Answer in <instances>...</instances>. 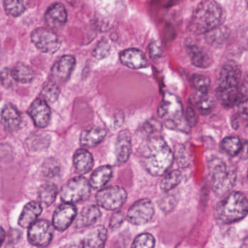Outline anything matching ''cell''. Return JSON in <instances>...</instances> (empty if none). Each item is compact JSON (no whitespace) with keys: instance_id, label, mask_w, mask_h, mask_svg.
<instances>
[{"instance_id":"7a4b0ae2","label":"cell","mask_w":248,"mask_h":248,"mask_svg":"<svg viewBox=\"0 0 248 248\" xmlns=\"http://www.w3.org/2000/svg\"><path fill=\"white\" fill-rule=\"evenodd\" d=\"M241 78L242 69L239 63L229 61L223 65L219 75L216 95L225 108H233L239 104Z\"/></svg>"},{"instance_id":"83f0119b","label":"cell","mask_w":248,"mask_h":248,"mask_svg":"<svg viewBox=\"0 0 248 248\" xmlns=\"http://www.w3.org/2000/svg\"><path fill=\"white\" fill-rule=\"evenodd\" d=\"M50 137L47 133H34L29 137L27 146L32 152H41L48 147Z\"/></svg>"},{"instance_id":"7402d4cb","label":"cell","mask_w":248,"mask_h":248,"mask_svg":"<svg viewBox=\"0 0 248 248\" xmlns=\"http://www.w3.org/2000/svg\"><path fill=\"white\" fill-rule=\"evenodd\" d=\"M101 216L99 207L96 204H88L82 209L77 217L76 227L78 229L88 227L95 224Z\"/></svg>"},{"instance_id":"8992f818","label":"cell","mask_w":248,"mask_h":248,"mask_svg":"<svg viewBox=\"0 0 248 248\" xmlns=\"http://www.w3.org/2000/svg\"><path fill=\"white\" fill-rule=\"evenodd\" d=\"M208 166L213 191L217 195H224L234 186L236 171L218 158L212 159Z\"/></svg>"},{"instance_id":"44dd1931","label":"cell","mask_w":248,"mask_h":248,"mask_svg":"<svg viewBox=\"0 0 248 248\" xmlns=\"http://www.w3.org/2000/svg\"><path fill=\"white\" fill-rule=\"evenodd\" d=\"M107 136V130L101 127H92L83 130L79 138L81 146L93 148L101 143Z\"/></svg>"},{"instance_id":"9c48e42d","label":"cell","mask_w":248,"mask_h":248,"mask_svg":"<svg viewBox=\"0 0 248 248\" xmlns=\"http://www.w3.org/2000/svg\"><path fill=\"white\" fill-rule=\"evenodd\" d=\"M31 40L40 52L47 54H55L62 46L60 39L53 30L42 27L31 32Z\"/></svg>"},{"instance_id":"d6a6232c","label":"cell","mask_w":248,"mask_h":248,"mask_svg":"<svg viewBox=\"0 0 248 248\" xmlns=\"http://www.w3.org/2000/svg\"><path fill=\"white\" fill-rule=\"evenodd\" d=\"M60 95V88L56 82L49 80L43 86L41 91L42 98L46 102L54 103L57 101Z\"/></svg>"},{"instance_id":"2e32d148","label":"cell","mask_w":248,"mask_h":248,"mask_svg":"<svg viewBox=\"0 0 248 248\" xmlns=\"http://www.w3.org/2000/svg\"><path fill=\"white\" fill-rule=\"evenodd\" d=\"M120 60L124 66L130 69H143L148 66L146 56L139 49L130 48L124 50L120 53Z\"/></svg>"},{"instance_id":"4fadbf2b","label":"cell","mask_w":248,"mask_h":248,"mask_svg":"<svg viewBox=\"0 0 248 248\" xmlns=\"http://www.w3.org/2000/svg\"><path fill=\"white\" fill-rule=\"evenodd\" d=\"M78 215V209L72 203L64 202L59 205L53 217V226L60 232L67 229Z\"/></svg>"},{"instance_id":"f546056e","label":"cell","mask_w":248,"mask_h":248,"mask_svg":"<svg viewBox=\"0 0 248 248\" xmlns=\"http://www.w3.org/2000/svg\"><path fill=\"white\" fill-rule=\"evenodd\" d=\"M192 85L195 91L194 98H201L208 95L210 88V80L204 75H194L192 78Z\"/></svg>"},{"instance_id":"603a6c76","label":"cell","mask_w":248,"mask_h":248,"mask_svg":"<svg viewBox=\"0 0 248 248\" xmlns=\"http://www.w3.org/2000/svg\"><path fill=\"white\" fill-rule=\"evenodd\" d=\"M43 212L41 204L37 202H30L24 206L18 219V224L22 228L30 227Z\"/></svg>"},{"instance_id":"4dcf8cb0","label":"cell","mask_w":248,"mask_h":248,"mask_svg":"<svg viewBox=\"0 0 248 248\" xmlns=\"http://www.w3.org/2000/svg\"><path fill=\"white\" fill-rule=\"evenodd\" d=\"M58 194V188L54 184H45L39 191V199L43 204L50 206L54 202Z\"/></svg>"},{"instance_id":"277c9868","label":"cell","mask_w":248,"mask_h":248,"mask_svg":"<svg viewBox=\"0 0 248 248\" xmlns=\"http://www.w3.org/2000/svg\"><path fill=\"white\" fill-rule=\"evenodd\" d=\"M248 207L246 196L243 193L233 191L217 204L215 213L220 223L230 224L246 217Z\"/></svg>"},{"instance_id":"836d02e7","label":"cell","mask_w":248,"mask_h":248,"mask_svg":"<svg viewBox=\"0 0 248 248\" xmlns=\"http://www.w3.org/2000/svg\"><path fill=\"white\" fill-rule=\"evenodd\" d=\"M195 99V105L197 110L202 115H207L213 111L215 108V102L213 98L208 96L201 97V98H194Z\"/></svg>"},{"instance_id":"f35d334b","label":"cell","mask_w":248,"mask_h":248,"mask_svg":"<svg viewBox=\"0 0 248 248\" xmlns=\"http://www.w3.org/2000/svg\"><path fill=\"white\" fill-rule=\"evenodd\" d=\"M176 203L175 197H172V195H168L162 198V200L159 202V208L162 209L164 212L168 213V212L172 211L173 210Z\"/></svg>"},{"instance_id":"6da1fadb","label":"cell","mask_w":248,"mask_h":248,"mask_svg":"<svg viewBox=\"0 0 248 248\" xmlns=\"http://www.w3.org/2000/svg\"><path fill=\"white\" fill-rule=\"evenodd\" d=\"M140 157L143 168L153 176L163 175L174 160L170 148L157 134L146 138L140 149Z\"/></svg>"},{"instance_id":"ac0fdd59","label":"cell","mask_w":248,"mask_h":248,"mask_svg":"<svg viewBox=\"0 0 248 248\" xmlns=\"http://www.w3.org/2000/svg\"><path fill=\"white\" fill-rule=\"evenodd\" d=\"M1 120L5 130L11 133L18 130L22 122L19 111L15 106L11 104H7L2 108Z\"/></svg>"},{"instance_id":"d4e9b609","label":"cell","mask_w":248,"mask_h":248,"mask_svg":"<svg viewBox=\"0 0 248 248\" xmlns=\"http://www.w3.org/2000/svg\"><path fill=\"white\" fill-rule=\"evenodd\" d=\"M112 176V168L109 165H104L97 168L91 176L89 182L92 188L101 189L104 188Z\"/></svg>"},{"instance_id":"74e56055","label":"cell","mask_w":248,"mask_h":248,"mask_svg":"<svg viewBox=\"0 0 248 248\" xmlns=\"http://www.w3.org/2000/svg\"><path fill=\"white\" fill-rule=\"evenodd\" d=\"M247 120H248V111H244V110H239L237 114L232 117V127L235 130H238L240 128L244 123L247 124Z\"/></svg>"},{"instance_id":"7c38bea8","label":"cell","mask_w":248,"mask_h":248,"mask_svg":"<svg viewBox=\"0 0 248 248\" xmlns=\"http://www.w3.org/2000/svg\"><path fill=\"white\" fill-rule=\"evenodd\" d=\"M76 65V59L73 56L66 55L62 56L53 64L50 72V80L58 85L64 83L70 78Z\"/></svg>"},{"instance_id":"f6af8a7d","label":"cell","mask_w":248,"mask_h":248,"mask_svg":"<svg viewBox=\"0 0 248 248\" xmlns=\"http://www.w3.org/2000/svg\"><path fill=\"white\" fill-rule=\"evenodd\" d=\"M5 239V230L0 226V247L2 246L3 244L4 241Z\"/></svg>"},{"instance_id":"8d00e7d4","label":"cell","mask_w":248,"mask_h":248,"mask_svg":"<svg viewBox=\"0 0 248 248\" xmlns=\"http://www.w3.org/2000/svg\"><path fill=\"white\" fill-rule=\"evenodd\" d=\"M59 163L55 159H47L43 167V172L46 176H55L59 172Z\"/></svg>"},{"instance_id":"1f68e13d","label":"cell","mask_w":248,"mask_h":248,"mask_svg":"<svg viewBox=\"0 0 248 248\" xmlns=\"http://www.w3.org/2000/svg\"><path fill=\"white\" fill-rule=\"evenodd\" d=\"M182 178V174L178 170H174L168 172L161 181V189L166 192L173 189L181 184Z\"/></svg>"},{"instance_id":"e575fe53","label":"cell","mask_w":248,"mask_h":248,"mask_svg":"<svg viewBox=\"0 0 248 248\" xmlns=\"http://www.w3.org/2000/svg\"><path fill=\"white\" fill-rule=\"evenodd\" d=\"M155 245V239L153 235L149 233H141L135 238L132 248H152Z\"/></svg>"},{"instance_id":"cb8c5ba5","label":"cell","mask_w":248,"mask_h":248,"mask_svg":"<svg viewBox=\"0 0 248 248\" xmlns=\"http://www.w3.org/2000/svg\"><path fill=\"white\" fill-rule=\"evenodd\" d=\"M75 170L81 175L88 173L94 166V159L91 153L86 149H79L73 157Z\"/></svg>"},{"instance_id":"52a82bcc","label":"cell","mask_w":248,"mask_h":248,"mask_svg":"<svg viewBox=\"0 0 248 248\" xmlns=\"http://www.w3.org/2000/svg\"><path fill=\"white\" fill-rule=\"evenodd\" d=\"M89 181L84 177H75L69 180L61 190V198L64 202L75 203L85 201L91 194Z\"/></svg>"},{"instance_id":"ab89813d","label":"cell","mask_w":248,"mask_h":248,"mask_svg":"<svg viewBox=\"0 0 248 248\" xmlns=\"http://www.w3.org/2000/svg\"><path fill=\"white\" fill-rule=\"evenodd\" d=\"M0 81H1L2 85L7 88H11L16 82L13 78L12 75H11V69H3L2 72L0 73Z\"/></svg>"},{"instance_id":"7dc6e473","label":"cell","mask_w":248,"mask_h":248,"mask_svg":"<svg viewBox=\"0 0 248 248\" xmlns=\"http://www.w3.org/2000/svg\"><path fill=\"white\" fill-rule=\"evenodd\" d=\"M68 1H69V0H68Z\"/></svg>"},{"instance_id":"8fae6325","label":"cell","mask_w":248,"mask_h":248,"mask_svg":"<svg viewBox=\"0 0 248 248\" xmlns=\"http://www.w3.org/2000/svg\"><path fill=\"white\" fill-rule=\"evenodd\" d=\"M53 236V226L48 220H36L29 229L28 240L34 246H47L51 242Z\"/></svg>"},{"instance_id":"bcb514c9","label":"cell","mask_w":248,"mask_h":248,"mask_svg":"<svg viewBox=\"0 0 248 248\" xmlns=\"http://www.w3.org/2000/svg\"><path fill=\"white\" fill-rule=\"evenodd\" d=\"M0 47H1V42H0Z\"/></svg>"},{"instance_id":"5bb4252c","label":"cell","mask_w":248,"mask_h":248,"mask_svg":"<svg viewBox=\"0 0 248 248\" xmlns=\"http://www.w3.org/2000/svg\"><path fill=\"white\" fill-rule=\"evenodd\" d=\"M67 11L60 2L52 4L45 14L46 25L51 30H62L67 21Z\"/></svg>"},{"instance_id":"5b68a950","label":"cell","mask_w":248,"mask_h":248,"mask_svg":"<svg viewBox=\"0 0 248 248\" xmlns=\"http://www.w3.org/2000/svg\"><path fill=\"white\" fill-rule=\"evenodd\" d=\"M158 115L164 119L168 128L182 132L189 131L179 98L174 94L166 93L158 109Z\"/></svg>"},{"instance_id":"ba28073f","label":"cell","mask_w":248,"mask_h":248,"mask_svg":"<svg viewBox=\"0 0 248 248\" xmlns=\"http://www.w3.org/2000/svg\"><path fill=\"white\" fill-rule=\"evenodd\" d=\"M127 191L118 186L101 188L95 196L98 206L107 210H116L125 203Z\"/></svg>"},{"instance_id":"30bf717a","label":"cell","mask_w":248,"mask_h":248,"mask_svg":"<svg viewBox=\"0 0 248 248\" xmlns=\"http://www.w3.org/2000/svg\"><path fill=\"white\" fill-rule=\"evenodd\" d=\"M155 205L149 199L136 201L129 209L126 218L130 223L141 226L151 221L155 216Z\"/></svg>"},{"instance_id":"9a60e30c","label":"cell","mask_w":248,"mask_h":248,"mask_svg":"<svg viewBox=\"0 0 248 248\" xmlns=\"http://www.w3.org/2000/svg\"><path fill=\"white\" fill-rule=\"evenodd\" d=\"M29 114L37 127H47L51 118V111L47 102L43 98H37L30 106Z\"/></svg>"},{"instance_id":"d590c367","label":"cell","mask_w":248,"mask_h":248,"mask_svg":"<svg viewBox=\"0 0 248 248\" xmlns=\"http://www.w3.org/2000/svg\"><path fill=\"white\" fill-rule=\"evenodd\" d=\"M111 47L107 40H103L98 43L95 50L93 52V56L98 60L105 59L109 55Z\"/></svg>"},{"instance_id":"f1b7e54d","label":"cell","mask_w":248,"mask_h":248,"mask_svg":"<svg viewBox=\"0 0 248 248\" xmlns=\"http://www.w3.org/2000/svg\"><path fill=\"white\" fill-rule=\"evenodd\" d=\"M220 147L229 156H237L243 149V141L237 136H229L222 140Z\"/></svg>"},{"instance_id":"e0dca14e","label":"cell","mask_w":248,"mask_h":248,"mask_svg":"<svg viewBox=\"0 0 248 248\" xmlns=\"http://www.w3.org/2000/svg\"><path fill=\"white\" fill-rule=\"evenodd\" d=\"M132 152V139L127 130H123L117 136L115 155L117 163L123 165L128 160Z\"/></svg>"},{"instance_id":"60d3db41","label":"cell","mask_w":248,"mask_h":248,"mask_svg":"<svg viewBox=\"0 0 248 248\" xmlns=\"http://www.w3.org/2000/svg\"><path fill=\"white\" fill-rule=\"evenodd\" d=\"M125 220V215L123 211H117L112 215L109 220V227L111 229H117Z\"/></svg>"},{"instance_id":"ffe728a7","label":"cell","mask_w":248,"mask_h":248,"mask_svg":"<svg viewBox=\"0 0 248 248\" xmlns=\"http://www.w3.org/2000/svg\"><path fill=\"white\" fill-rule=\"evenodd\" d=\"M107 239V229L104 226H95L82 239L81 247L89 248H104Z\"/></svg>"},{"instance_id":"3957f363","label":"cell","mask_w":248,"mask_h":248,"mask_svg":"<svg viewBox=\"0 0 248 248\" xmlns=\"http://www.w3.org/2000/svg\"><path fill=\"white\" fill-rule=\"evenodd\" d=\"M224 19V11L217 2L202 0L193 14L190 29L196 34H205L220 27Z\"/></svg>"},{"instance_id":"4316f807","label":"cell","mask_w":248,"mask_h":248,"mask_svg":"<svg viewBox=\"0 0 248 248\" xmlns=\"http://www.w3.org/2000/svg\"><path fill=\"white\" fill-rule=\"evenodd\" d=\"M11 75L14 80L21 83H30L34 78V73L30 66L24 63H17L12 69Z\"/></svg>"},{"instance_id":"d6986e66","label":"cell","mask_w":248,"mask_h":248,"mask_svg":"<svg viewBox=\"0 0 248 248\" xmlns=\"http://www.w3.org/2000/svg\"><path fill=\"white\" fill-rule=\"evenodd\" d=\"M187 54L190 62L196 67L207 69L213 63V56L206 49L197 46H189L186 47Z\"/></svg>"},{"instance_id":"7bdbcfd3","label":"cell","mask_w":248,"mask_h":248,"mask_svg":"<svg viewBox=\"0 0 248 248\" xmlns=\"http://www.w3.org/2000/svg\"><path fill=\"white\" fill-rule=\"evenodd\" d=\"M11 156V149L7 145H0V160Z\"/></svg>"},{"instance_id":"b9f144b4","label":"cell","mask_w":248,"mask_h":248,"mask_svg":"<svg viewBox=\"0 0 248 248\" xmlns=\"http://www.w3.org/2000/svg\"><path fill=\"white\" fill-rule=\"evenodd\" d=\"M186 121L189 127H194L197 125L198 117L192 107H188L186 108L185 114Z\"/></svg>"},{"instance_id":"484cf974","label":"cell","mask_w":248,"mask_h":248,"mask_svg":"<svg viewBox=\"0 0 248 248\" xmlns=\"http://www.w3.org/2000/svg\"><path fill=\"white\" fill-rule=\"evenodd\" d=\"M30 3V0H4V9L7 15L17 18L26 12Z\"/></svg>"},{"instance_id":"ee69618b","label":"cell","mask_w":248,"mask_h":248,"mask_svg":"<svg viewBox=\"0 0 248 248\" xmlns=\"http://www.w3.org/2000/svg\"><path fill=\"white\" fill-rule=\"evenodd\" d=\"M151 56L152 58H157L160 55L159 47L156 44L151 45L150 47Z\"/></svg>"}]
</instances>
